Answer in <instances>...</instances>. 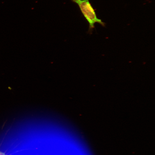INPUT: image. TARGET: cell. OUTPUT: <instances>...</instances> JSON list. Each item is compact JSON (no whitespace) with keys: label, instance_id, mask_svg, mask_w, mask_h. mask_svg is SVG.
<instances>
[{"label":"cell","instance_id":"7a4b0ae2","mask_svg":"<svg viewBox=\"0 0 155 155\" xmlns=\"http://www.w3.org/2000/svg\"><path fill=\"white\" fill-rule=\"evenodd\" d=\"M0 155H5L4 153L0 152Z\"/></svg>","mask_w":155,"mask_h":155},{"label":"cell","instance_id":"6da1fadb","mask_svg":"<svg viewBox=\"0 0 155 155\" xmlns=\"http://www.w3.org/2000/svg\"><path fill=\"white\" fill-rule=\"evenodd\" d=\"M78 5L81 13L89 24L88 32L91 34L95 28L94 24L97 23L103 27L105 23L97 17L95 10L89 0H71Z\"/></svg>","mask_w":155,"mask_h":155}]
</instances>
